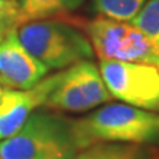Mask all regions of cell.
<instances>
[{
    "label": "cell",
    "instance_id": "obj_1",
    "mask_svg": "<svg viewBox=\"0 0 159 159\" xmlns=\"http://www.w3.org/2000/svg\"><path fill=\"white\" fill-rule=\"evenodd\" d=\"M73 130L80 150L101 142L154 143L159 142V114L113 103L73 119Z\"/></svg>",
    "mask_w": 159,
    "mask_h": 159
},
{
    "label": "cell",
    "instance_id": "obj_2",
    "mask_svg": "<svg viewBox=\"0 0 159 159\" xmlns=\"http://www.w3.org/2000/svg\"><path fill=\"white\" fill-rule=\"evenodd\" d=\"M78 151L73 119L52 113H32L0 142V159H70Z\"/></svg>",
    "mask_w": 159,
    "mask_h": 159
},
{
    "label": "cell",
    "instance_id": "obj_3",
    "mask_svg": "<svg viewBox=\"0 0 159 159\" xmlns=\"http://www.w3.org/2000/svg\"><path fill=\"white\" fill-rule=\"evenodd\" d=\"M23 47L48 70L65 69L93 57V47L85 33L62 19L34 20L17 27Z\"/></svg>",
    "mask_w": 159,
    "mask_h": 159
},
{
    "label": "cell",
    "instance_id": "obj_4",
    "mask_svg": "<svg viewBox=\"0 0 159 159\" xmlns=\"http://www.w3.org/2000/svg\"><path fill=\"white\" fill-rule=\"evenodd\" d=\"M85 32L101 61H126L148 64L159 68V56L145 34L127 21H118L105 16L93 20L72 19Z\"/></svg>",
    "mask_w": 159,
    "mask_h": 159
},
{
    "label": "cell",
    "instance_id": "obj_5",
    "mask_svg": "<svg viewBox=\"0 0 159 159\" xmlns=\"http://www.w3.org/2000/svg\"><path fill=\"white\" fill-rule=\"evenodd\" d=\"M99 73L111 97L127 105L159 113V68L148 64L99 62Z\"/></svg>",
    "mask_w": 159,
    "mask_h": 159
},
{
    "label": "cell",
    "instance_id": "obj_6",
    "mask_svg": "<svg viewBox=\"0 0 159 159\" xmlns=\"http://www.w3.org/2000/svg\"><path fill=\"white\" fill-rule=\"evenodd\" d=\"M62 72L45 76L25 90L4 89L0 97V141L20 130L28 117L39 106H44L51 93L58 85Z\"/></svg>",
    "mask_w": 159,
    "mask_h": 159
},
{
    "label": "cell",
    "instance_id": "obj_7",
    "mask_svg": "<svg viewBox=\"0 0 159 159\" xmlns=\"http://www.w3.org/2000/svg\"><path fill=\"white\" fill-rule=\"evenodd\" d=\"M48 69L29 53L17 36V28L0 41V84L11 90H25L48 74Z\"/></svg>",
    "mask_w": 159,
    "mask_h": 159
},
{
    "label": "cell",
    "instance_id": "obj_8",
    "mask_svg": "<svg viewBox=\"0 0 159 159\" xmlns=\"http://www.w3.org/2000/svg\"><path fill=\"white\" fill-rule=\"evenodd\" d=\"M70 159H159V142L154 143H94Z\"/></svg>",
    "mask_w": 159,
    "mask_h": 159
},
{
    "label": "cell",
    "instance_id": "obj_9",
    "mask_svg": "<svg viewBox=\"0 0 159 159\" xmlns=\"http://www.w3.org/2000/svg\"><path fill=\"white\" fill-rule=\"evenodd\" d=\"M69 70L92 109L101 103H106L113 98L103 82L98 68L92 61L88 60L80 61L69 66Z\"/></svg>",
    "mask_w": 159,
    "mask_h": 159
},
{
    "label": "cell",
    "instance_id": "obj_10",
    "mask_svg": "<svg viewBox=\"0 0 159 159\" xmlns=\"http://www.w3.org/2000/svg\"><path fill=\"white\" fill-rule=\"evenodd\" d=\"M44 106L54 109V110L72 113H81L92 109L86 98L84 97L81 89L77 85L76 80L72 76L69 68L66 70H62L58 85L51 93Z\"/></svg>",
    "mask_w": 159,
    "mask_h": 159
},
{
    "label": "cell",
    "instance_id": "obj_11",
    "mask_svg": "<svg viewBox=\"0 0 159 159\" xmlns=\"http://www.w3.org/2000/svg\"><path fill=\"white\" fill-rule=\"evenodd\" d=\"M84 0H20V24L34 20L65 16L81 6Z\"/></svg>",
    "mask_w": 159,
    "mask_h": 159
},
{
    "label": "cell",
    "instance_id": "obj_12",
    "mask_svg": "<svg viewBox=\"0 0 159 159\" xmlns=\"http://www.w3.org/2000/svg\"><path fill=\"white\" fill-rule=\"evenodd\" d=\"M129 23L150 40L159 56V0H148Z\"/></svg>",
    "mask_w": 159,
    "mask_h": 159
},
{
    "label": "cell",
    "instance_id": "obj_13",
    "mask_svg": "<svg viewBox=\"0 0 159 159\" xmlns=\"http://www.w3.org/2000/svg\"><path fill=\"white\" fill-rule=\"evenodd\" d=\"M146 0H93L94 9L101 15L118 21H130L141 11Z\"/></svg>",
    "mask_w": 159,
    "mask_h": 159
},
{
    "label": "cell",
    "instance_id": "obj_14",
    "mask_svg": "<svg viewBox=\"0 0 159 159\" xmlns=\"http://www.w3.org/2000/svg\"><path fill=\"white\" fill-rule=\"evenodd\" d=\"M20 7L16 0H0V41L20 25Z\"/></svg>",
    "mask_w": 159,
    "mask_h": 159
},
{
    "label": "cell",
    "instance_id": "obj_15",
    "mask_svg": "<svg viewBox=\"0 0 159 159\" xmlns=\"http://www.w3.org/2000/svg\"><path fill=\"white\" fill-rule=\"evenodd\" d=\"M2 92H3L2 90V84H0V97H2Z\"/></svg>",
    "mask_w": 159,
    "mask_h": 159
}]
</instances>
